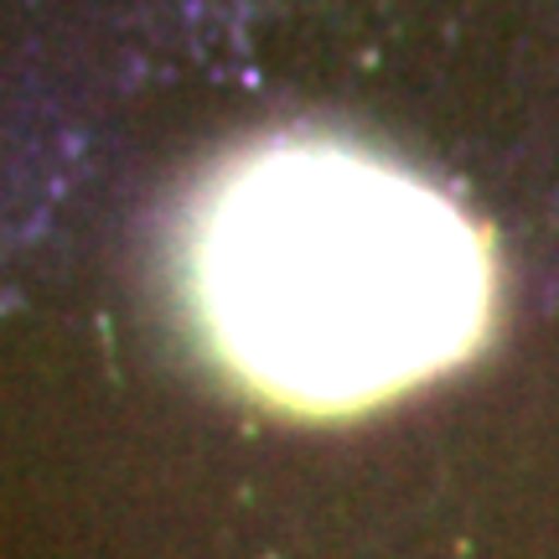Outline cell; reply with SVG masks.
<instances>
[{
  "label": "cell",
  "instance_id": "cell-1",
  "mask_svg": "<svg viewBox=\"0 0 559 559\" xmlns=\"http://www.w3.org/2000/svg\"><path fill=\"white\" fill-rule=\"evenodd\" d=\"M192 296L239 379L347 415L477 347L492 264L436 187L353 145L285 140L207 192Z\"/></svg>",
  "mask_w": 559,
  "mask_h": 559
}]
</instances>
